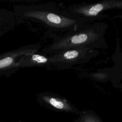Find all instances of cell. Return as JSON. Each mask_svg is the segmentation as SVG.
Returning a JSON list of instances; mask_svg holds the SVG:
<instances>
[{
    "mask_svg": "<svg viewBox=\"0 0 122 122\" xmlns=\"http://www.w3.org/2000/svg\"><path fill=\"white\" fill-rule=\"evenodd\" d=\"M13 9L15 15L21 20L40 23L51 31L75 30L80 23L78 20L60 14L48 4L16 5Z\"/></svg>",
    "mask_w": 122,
    "mask_h": 122,
    "instance_id": "cell-1",
    "label": "cell"
},
{
    "mask_svg": "<svg viewBox=\"0 0 122 122\" xmlns=\"http://www.w3.org/2000/svg\"><path fill=\"white\" fill-rule=\"evenodd\" d=\"M39 43L23 46L0 54V76L9 77L20 68L19 63L26 55L37 52L41 48Z\"/></svg>",
    "mask_w": 122,
    "mask_h": 122,
    "instance_id": "cell-3",
    "label": "cell"
},
{
    "mask_svg": "<svg viewBox=\"0 0 122 122\" xmlns=\"http://www.w3.org/2000/svg\"><path fill=\"white\" fill-rule=\"evenodd\" d=\"M51 65V56L35 52L24 56L19 63L20 68L43 67Z\"/></svg>",
    "mask_w": 122,
    "mask_h": 122,
    "instance_id": "cell-7",
    "label": "cell"
},
{
    "mask_svg": "<svg viewBox=\"0 0 122 122\" xmlns=\"http://www.w3.org/2000/svg\"><path fill=\"white\" fill-rule=\"evenodd\" d=\"M122 0H105L93 3L82 4L70 8V12L75 15L93 17L108 10L122 9Z\"/></svg>",
    "mask_w": 122,
    "mask_h": 122,
    "instance_id": "cell-4",
    "label": "cell"
},
{
    "mask_svg": "<svg viewBox=\"0 0 122 122\" xmlns=\"http://www.w3.org/2000/svg\"><path fill=\"white\" fill-rule=\"evenodd\" d=\"M76 122H103L102 120L93 112H84L80 114Z\"/></svg>",
    "mask_w": 122,
    "mask_h": 122,
    "instance_id": "cell-9",
    "label": "cell"
},
{
    "mask_svg": "<svg viewBox=\"0 0 122 122\" xmlns=\"http://www.w3.org/2000/svg\"><path fill=\"white\" fill-rule=\"evenodd\" d=\"M88 48L81 47L63 50L60 52L54 54L51 56V65H59V64H71L78 61L86 54Z\"/></svg>",
    "mask_w": 122,
    "mask_h": 122,
    "instance_id": "cell-6",
    "label": "cell"
},
{
    "mask_svg": "<svg viewBox=\"0 0 122 122\" xmlns=\"http://www.w3.org/2000/svg\"><path fill=\"white\" fill-rule=\"evenodd\" d=\"M38 102L47 107L58 111L76 112V109L66 100L48 92H41L36 96Z\"/></svg>",
    "mask_w": 122,
    "mask_h": 122,
    "instance_id": "cell-5",
    "label": "cell"
},
{
    "mask_svg": "<svg viewBox=\"0 0 122 122\" xmlns=\"http://www.w3.org/2000/svg\"><path fill=\"white\" fill-rule=\"evenodd\" d=\"M0 122H1V121H0ZM21 122V121H17V122Z\"/></svg>",
    "mask_w": 122,
    "mask_h": 122,
    "instance_id": "cell-10",
    "label": "cell"
},
{
    "mask_svg": "<svg viewBox=\"0 0 122 122\" xmlns=\"http://www.w3.org/2000/svg\"><path fill=\"white\" fill-rule=\"evenodd\" d=\"M20 21L13 11L0 9V37L12 30Z\"/></svg>",
    "mask_w": 122,
    "mask_h": 122,
    "instance_id": "cell-8",
    "label": "cell"
},
{
    "mask_svg": "<svg viewBox=\"0 0 122 122\" xmlns=\"http://www.w3.org/2000/svg\"><path fill=\"white\" fill-rule=\"evenodd\" d=\"M76 30L56 39L52 43L43 49L42 51L55 54L65 50L85 47L97 41L102 34L101 30L96 26L86 27L79 30Z\"/></svg>",
    "mask_w": 122,
    "mask_h": 122,
    "instance_id": "cell-2",
    "label": "cell"
}]
</instances>
